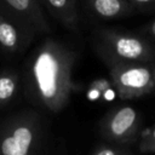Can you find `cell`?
<instances>
[{
    "label": "cell",
    "mask_w": 155,
    "mask_h": 155,
    "mask_svg": "<svg viewBox=\"0 0 155 155\" xmlns=\"http://www.w3.org/2000/svg\"><path fill=\"white\" fill-rule=\"evenodd\" d=\"M76 52L53 38L44 40L31 53L25 68L29 97L52 113L61 111L73 90L71 71Z\"/></svg>",
    "instance_id": "obj_1"
},
{
    "label": "cell",
    "mask_w": 155,
    "mask_h": 155,
    "mask_svg": "<svg viewBox=\"0 0 155 155\" xmlns=\"http://www.w3.org/2000/svg\"><path fill=\"white\" fill-rule=\"evenodd\" d=\"M39 133V121L33 114L7 120L0 127V155H33Z\"/></svg>",
    "instance_id": "obj_3"
},
{
    "label": "cell",
    "mask_w": 155,
    "mask_h": 155,
    "mask_svg": "<svg viewBox=\"0 0 155 155\" xmlns=\"http://www.w3.org/2000/svg\"><path fill=\"white\" fill-rule=\"evenodd\" d=\"M21 45V36L15 24L0 13V46L10 52L18 50Z\"/></svg>",
    "instance_id": "obj_9"
},
{
    "label": "cell",
    "mask_w": 155,
    "mask_h": 155,
    "mask_svg": "<svg viewBox=\"0 0 155 155\" xmlns=\"http://www.w3.org/2000/svg\"><path fill=\"white\" fill-rule=\"evenodd\" d=\"M18 76L12 71L0 73V107L8 104L17 91Z\"/></svg>",
    "instance_id": "obj_10"
},
{
    "label": "cell",
    "mask_w": 155,
    "mask_h": 155,
    "mask_svg": "<svg viewBox=\"0 0 155 155\" xmlns=\"http://www.w3.org/2000/svg\"><path fill=\"white\" fill-rule=\"evenodd\" d=\"M50 13L67 28H75L79 21L76 0H45Z\"/></svg>",
    "instance_id": "obj_8"
},
{
    "label": "cell",
    "mask_w": 155,
    "mask_h": 155,
    "mask_svg": "<svg viewBox=\"0 0 155 155\" xmlns=\"http://www.w3.org/2000/svg\"><path fill=\"white\" fill-rule=\"evenodd\" d=\"M142 33L148 38L155 39V18L142 28Z\"/></svg>",
    "instance_id": "obj_14"
},
{
    "label": "cell",
    "mask_w": 155,
    "mask_h": 155,
    "mask_svg": "<svg viewBox=\"0 0 155 155\" xmlns=\"http://www.w3.org/2000/svg\"><path fill=\"white\" fill-rule=\"evenodd\" d=\"M86 2L96 17L105 21L122 18L136 10L127 0H86Z\"/></svg>",
    "instance_id": "obj_7"
},
{
    "label": "cell",
    "mask_w": 155,
    "mask_h": 155,
    "mask_svg": "<svg viewBox=\"0 0 155 155\" xmlns=\"http://www.w3.org/2000/svg\"><path fill=\"white\" fill-rule=\"evenodd\" d=\"M5 4L18 13L30 27L39 31H48L50 25L40 8L38 0H4Z\"/></svg>",
    "instance_id": "obj_6"
},
{
    "label": "cell",
    "mask_w": 155,
    "mask_h": 155,
    "mask_svg": "<svg viewBox=\"0 0 155 155\" xmlns=\"http://www.w3.org/2000/svg\"><path fill=\"white\" fill-rule=\"evenodd\" d=\"M136 10L155 8V0H127Z\"/></svg>",
    "instance_id": "obj_12"
},
{
    "label": "cell",
    "mask_w": 155,
    "mask_h": 155,
    "mask_svg": "<svg viewBox=\"0 0 155 155\" xmlns=\"http://www.w3.org/2000/svg\"><path fill=\"white\" fill-rule=\"evenodd\" d=\"M93 45L109 68L116 64L155 62V46L137 34L104 28L94 31Z\"/></svg>",
    "instance_id": "obj_2"
},
{
    "label": "cell",
    "mask_w": 155,
    "mask_h": 155,
    "mask_svg": "<svg viewBox=\"0 0 155 155\" xmlns=\"http://www.w3.org/2000/svg\"><path fill=\"white\" fill-rule=\"evenodd\" d=\"M154 82H155V67H154Z\"/></svg>",
    "instance_id": "obj_15"
},
{
    "label": "cell",
    "mask_w": 155,
    "mask_h": 155,
    "mask_svg": "<svg viewBox=\"0 0 155 155\" xmlns=\"http://www.w3.org/2000/svg\"><path fill=\"white\" fill-rule=\"evenodd\" d=\"M138 149L143 154H155V124L140 132Z\"/></svg>",
    "instance_id": "obj_11"
},
{
    "label": "cell",
    "mask_w": 155,
    "mask_h": 155,
    "mask_svg": "<svg viewBox=\"0 0 155 155\" xmlns=\"http://www.w3.org/2000/svg\"><path fill=\"white\" fill-rule=\"evenodd\" d=\"M93 155H124V153L120 149L113 147H102Z\"/></svg>",
    "instance_id": "obj_13"
},
{
    "label": "cell",
    "mask_w": 155,
    "mask_h": 155,
    "mask_svg": "<svg viewBox=\"0 0 155 155\" xmlns=\"http://www.w3.org/2000/svg\"><path fill=\"white\" fill-rule=\"evenodd\" d=\"M154 63H126L110 67V81L121 99H134L155 91Z\"/></svg>",
    "instance_id": "obj_4"
},
{
    "label": "cell",
    "mask_w": 155,
    "mask_h": 155,
    "mask_svg": "<svg viewBox=\"0 0 155 155\" xmlns=\"http://www.w3.org/2000/svg\"><path fill=\"white\" fill-rule=\"evenodd\" d=\"M139 127L140 115L131 105L114 108L101 121L103 136L116 143L133 142L139 134Z\"/></svg>",
    "instance_id": "obj_5"
}]
</instances>
